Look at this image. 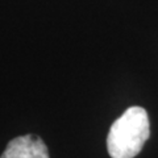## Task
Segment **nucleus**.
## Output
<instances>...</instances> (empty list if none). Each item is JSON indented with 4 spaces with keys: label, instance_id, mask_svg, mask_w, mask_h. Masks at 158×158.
Segmentation results:
<instances>
[{
    "label": "nucleus",
    "instance_id": "obj_1",
    "mask_svg": "<svg viewBox=\"0 0 158 158\" xmlns=\"http://www.w3.org/2000/svg\"><path fill=\"white\" fill-rule=\"evenodd\" d=\"M150 135L149 117L142 107H131L113 121L107 136V149L112 158H135Z\"/></svg>",
    "mask_w": 158,
    "mask_h": 158
},
{
    "label": "nucleus",
    "instance_id": "obj_2",
    "mask_svg": "<svg viewBox=\"0 0 158 158\" xmlns=\"http://www.w3.org/2000/svg\"><path fill=\"white\" fill-rule=\"evenodd\" d=\"M0 158H50L49 149L36 135L19 136L8 142Z\"/></svg>",
    "mask_w": 158,
    "mask_h": 158
}]
</instances>
